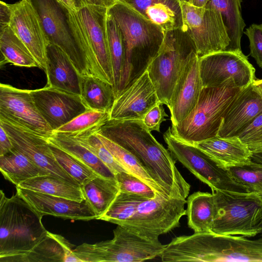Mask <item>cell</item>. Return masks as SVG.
Masks as SVG:
<instances>
[{
  "mask_svg": "<svg viewBox=\"0 0 262 262\" xmlns=\"http://www.w3.org/2000/svg\"><path fill=\"white\" fill-rule=\"evenodd\" d=\"M14 146L8 134L0 125V156L11 151Z\"/></svg>",
  "mask_w": 262,
  "mask_h": 262,
  "instance_id": "obj_47",
  "label": "cell"
},
{
  "mask_svg": "<svg viewBox=\"0 0 262 262\" xmlns=\"http://www.w3.org/2000/svg\"><path fill=\"white\" fill-rule=\"evenodd\" d=\"M252 86L262 95V79H255L252 84Z\"/></svg>",
  "mask_w": 262,
  "mask_h": 262,
  "instance_id": "obj_52",
  "label": "cell"
},
{
  "mask_svg": "<svg viewBox=\"0 0 262 262\" xmlns=\"http://www.w3.org/2000/svg\"><path fill=\"white\" fill-rule=\"evenodd\" d=\"M0 125L8 134L15 148L50 174L79 185L57 162L46 138L19 123L0 116Z\"/></svg>",
  "mask_w": 262,
  "mask_h": 262,
  "instance_id": "obj_14",
  "label": "cell"
},
{
  "mask_svg": "<svg viewBox=\"0 0 262 262\" xmlns=\"http://www.w3.org/2000/svg\"><path fill=\"white\" fill-rule=\"evenodd\" d=\"M194 52V45L182 28L167 31L147 69L160 102L168 108L177 80Z\"/></svg>",
  "mask_w": 262,
  "mask_h": 262,
  "instance_id": "obj_9",
  "label": "cell"
},
{
  "mask_svg": "<svg viewBox=\"0 0 262 262\" xmlns=\"http://www.w3.org/2000/svg\"><path fill=\"white\" fill-rule=\"evenodd\" d=\"M48 142L70 155L101 177L116 179L115 174L95 154L72 136L53 133Z\"/></svg>",
  "mask_w": 262,
  "mask_h": 262,
  "instance_id": "obj_28",
  "label": "cell"
},
{
  "mask_svg": "<svg viewBox=\"0 0 262 262\" xmlns=\"http://www.w3.org/2000/svg\"><path fill=\"white\" fill-rule=\"evenodd\" d=\"M0 50L4 63L21 67H38L29 50L13 32L9 25L0 28Z\"/></svg>",
  "mask_w": 262,
  "mask_h": 262,
  "instance_id": "obj_33",
  "label": "cell"
},
{
  "mask_svg": "<svg viewBox=\"0 0 262 262\" xmlns=\"http://www.w3.org/2000/svg\"><path fill=\"white\" fill-rule=\"evenodd\" d=\"M72 137L95 154L115 175L119 172L126 171L99 139L95 130Z\"/></svg>",
  "mask_w": 262,
  "mask_h": 262,
  "instance_id": "obj_41",
  "label": "cell"
},
{
  "mask_svg": "<svg viewBox=\"0 0 262 262\" xmlns=\"http://www.w3.org/2000/svg\"><path fill=\"white\" fill-rule=\"evenodd\" d=\"M200 73L203 87L214 86L232 79L245 89L255 80V69L243 52L222 51L199 57Z\"/></svg>",
  "mask_w": 262,
  "mask_h": 262,
  "instance_id": "obj_13",
  "label": "cell"
},
{
  "mask_svg": "<svg viewBox=\"0 0 262 262\" xmlns=\"http://www.w3.org/2000/svg\"><path fill=\"white\" fill-rule=\"evenodd\" d=\"M80 91L88 110L110 113L115 99L112 84L94 75H80Z\"/></svg>",
  "mask_w": 262,
  "mask_h": 262,
  "instance_id": "obj_26",
  "label": "cell"
},
{
  "mask_svg": "<svg viewBox=\"0 0 262 262\" xmlns=\"http://www.w3.org/2000/svg\"><path fill=\"white\" fill-rule=\"evenodd\" d=\"M163 104L160 102L149 110L144 116L143 121L147 129L150 131L160 132L161 124L166 121V113Z\"/></svg>",
  "mask_w": 262,
  "mask_h": 262,
  "instance_id": "obj_45",
  "label": "cell"
},
{
  "mask_svg": "<svg viewBox=\"0 0 262 262\" xmlns=\"http://www.w3.org/2000/svg\"><path fill=\"white\" fill-rule=\"evenodd\" d=\"M0 116L12 120L48 138L53 129L37 108L31 90L0 84Z\"/></svg>",
  "mask_w": 262,
  "mask_h": 262,
  "instance_id": "obj_15",
  "label": "cell"
},
{
  "mask_svg": "<svg viewBox=\"0 0 262 262\" xmlns=\"http://www.w3.org/2000/svg\"><path fill=\"white\" fill-rule=\"evenodd\" d=\"M31 93L37 108L53 131L88 110L80 95L48 85L31 90Z\"/></svg>",
  "mask_w": 262,
  "mask_h": 262,
  "instance_id": "obj_16",
  "label": "cell"
},
{
  "mask_svg": "<svg viewBox=\"0 0 262 262\" xmlns=\"http://www.w3.org/2000/svg\"><path fill=\"white\" fill-rule=\"evenodd\" d=\"M107 13L120 28L125 48L119 94L147 70L160 48L165 32L119 0L108 9Z\"/></svg>",
  "mask_w": 262,
  "mask_h": 262,
  "instance_id": "obj_4",
  "label": "cell"
},
{
  "mask_svg": "<svg viewBox=\"0 0 262 262\" xmlns=\"http://www.w3.org/2000/svg\"><path fill=\"white\" fill-rule=\"evenodd\" d=\"M28 262L64 261V251L56 234L47 235L27 255Z\"/></svg>",
  "mask_w": 262,
  "mask_h": 262,
  "instance_id": "obj_40",
  "label": "cell"
},
{
  "mask_svg": "<svg viewBox=\"0 0 262 262\" xmlns=\"http://www.w3.org/2000/svg\"><path fill=\"white\" fill-rule=\"evenodd\" d=\"M77 11L89 5L98 6L109 8L117 0H72Z\"/></svg>",
  "mask_w": 262,
  "mask_h": 262,
  "instance_id": "obj_46",
  "label": "cell"
},
{
  "mask_svg": "<svg viewBox=\"0 0 262 262\" xmlns=\"http://www.w3.org/2000/svg\"><path fill=\"white\" fill-rule=\"evenodd\" d=\"M193 145L226 169L251 161V151L237 136H217Z\"/></svg>",
  "mask_w": 262,
  "mask_h": 262,
  "instance_id": "obj_25",
  "label": "cell"
},
{
  "mask_svg": "<svg viewBox=\"0 0 262 262\" xmlns=\"http://www.w3.org/2000/svg\"><path fill=\"white\" fill-rule=\"evenodd\" d=\"M188 227L194 232H211L215 203L212 193L194 192L187 199Z\"/></svg>",
  "mask_w": 262,
  "mask_h": 262,
  "instance_id": "obj_29",
  "label": "cell"
},
{
  "mask_svg": "<svg viewBox=\"0 0 262 262\" xmlns=\"http://www.w3.org/2000/svg\"><path fill=\"white\" fill-rule=\"evenodd\" d=\"M237 137L248 147L252 154L262 151V113Z\"/></svg>",
  "mask_w": 262,
  "mask_h": 262,
  "instance_id": "obj_43",
  "label": "cell"
},
{
  "mask_svg": "<svg viewBox=\"0 0 262 262\" xmlns=\"http://www.w3.org/2000/svg\"><path fill=\"white\" fill-rule=\"evenodd\" d=\"M0 170L4 178L16 187L31 178L50 174L14 147L0 156Z\"/></svg>",
  "mask_w": 262,
  "mask_h": 262,
  "instance_id": "obj_30",
  "label": "cell"
},
{
  "mask_svg": "<svg viewBox=\"0 0 262 262\" xmlns=\"http://www.w3.org/2000/svg\"><path fill=\"white\" fill-rule=\"evenodd\" d=\"M45 72L47 85L80 95V75L68 55L52 43L47 47Z\"/></svg>",
  "mask_w": 262,
  "mask_h": 262,
  "instance_id": "obj_23",
  "label": "cell"
},
{
  "mask_svg": "<svg viewBox=\"0 0 262 262\" xmlns=\"http://www.w3.org/2000/svg\"><path fill=\"white\" fill-rule=\"evenodd\" d=\"M209 0H189L188 2L190 4L198 7H205Z\"/></svg>",
  "mask_w": 262,
  "mask_h": 262,
  "instance_id": "obj_50",
  "label": "cell"
},
{
  "mask_svg": "<svg viewBox=\"0 0 262 262\" xmlns=\"http://www.w3.org/2000/svg\"><path fill=\"white\" fill-rule=\"evenodd\" d=\"M159 102L146 70L116 97L109 119L143 120L147 112Z\"/></svg>",
  "mask_w": 262,
  "mask_h": 262,
  "instance_id": "obj_18",
  "label": "cell"
},
{
  "mask_svg": "<svg viewBox=\"0 0 262 262\" xmlns=\"http://www.w3.org/2000/svg\"><path fill=\"white\" fill-rule=\"evenodd\" d=\"M163 138L173 157L209 186L212 191L247 192L246 188L236 182L227 169L195 145L177 138L172 133L170 127L163 134Z\"/></svg>",
  "mask_w": 262,
  "mask_h": 262,
  "instance_id": "obj_10",
  "label": "cell"
},
{
  "mask_svg": "<svg viewBox=\"0 0 262 262\" xmlns=\"http://www.w3.org/2000/svg\"><path fill=\"white\" fill-rule=\"evenodd\" d=\"M215 214L211 232L250 237L261 233L262 200L248 192L212 191Z\"/></svg>",
  "mask_w": 262,
  "mask_h": 262,
  "instance_id": "obj_8",
  "label": "cell"
},
{
  "mask_svg": "<svg viewBox=\"0 0 262 262\" xmlns=\"http://www.w3.org/2000/svg\"><path fill=\"white\" fill-rule=\"evenodd\" d=\"M115 178L121 192L139 195L147 199L154 198L158 193L141 179L126 171L117 173L115 174Z\"/></svg>",
  "mask_w": 262,
  "mask_h": 262,
  "instance_id": "obj_42",
  "label": "cell"
},
{
  "mask_svg": "<svg viewBox=\"0 0 262 262\" xmlns=\"http://www.w3.org/2000/svg\"><path fill=\"white\" fill-rule=\"evenodd\" d=\"M251 160L253 162L262 164V151L252 154Z\"/></svg>",
  "mask_w": 262,
  "mask_h": 262,
  "instance_id": "obj_51",
  "label": "cell"
},
{
  "mask_svg": "<svg viewBox=\"0 0 262 262\" xmlns=\"http://www.w3.org/2000/svg\"><path fill=\"white\" fill-rule=\"evenodd\" d=\"M261 233H262V225H261Z\"/></svg>",
  "mask_w": 262,
  "mask_h": 262,
  "instance_id": "obj_54",
  "label": "cell"
},
{
  "mask_svg": "<svg viewBox=\"0 0 262 262\" xmlns=\"http://www.w3.org/2000/svg\"><path fill=\"white\" fill-rule=\"evenodd\" d=\"M111 240L94 244L83 243L74 252L82 262H141L160 257L165 245L159 237L141 234L117 225Z\"/></svg>",
  "mask_w": 262,
  "mask_h": 262,
  "instance_id": "obj_7",
  "label": "cell"
},
{
  "mask_svg": "<svg viewBox=\"0 0 262 262\" xmlns=\"http://www.w3.org/2000/svg\"><path fill=\"white\" fill-rule=\"evenodd\" d=\"M61 4L71 11H77L72 0H58Z\"/></svg>",
  "mask_w": 262,
  "mask_h": 262,
  "instance_id": "obj_49",
  "label": "cell"
},
{
  "mask_svg": "<svg viewBox=\"0 0 262 262\" xmlns=\"http://www.w3.org/2000/svg\"><path fill=\"white\" fill-rule=\"evenodd\" d=\"M247 237L194 232L173 238L160 257L163 262L262 261V237Z\"/></svg>",
  "mask_w": 262,
  "mask_h": 262,
  "instance_id": "obj_2",
  "label": "cell"
},
{
  "mask_svg": "<svg viewBox=\"0 0 262 262\" xmlns=\"http://www.w3.org/2000/svg\"><path fill=\"white\" fill-rule=\"evenodd\" d=\"M181 3L182 28L193 42L199 56L225 51L230 40L220 12L207 5L198 7L186 2Z\"/></svg>",
  "mask_w": 262,
  "mask_h": 262,
  "instance_id": "obj_11",
  "label": "cell"
},
{
  "mask_svg": "<svg viewBox=\"0 0 262 262\" xmlns=\"http://www.w3.org/2000/svg\"><path fill=\"white\" fill-rule=\"evenodd\" d=\"M262 113V95L251 85L242 89L226 113L218 136H237Z\"/></svg>",
  "mask_w": 262,
  "mask_h": 262,
  "instance_id": "obj_22",
  "label": "cell"
},
{
  "mask_svg": "<svg viewBox=\"0 0 262 262\" xmlns=\"http://www.w3.org/2000/svg\"><path fill=\"white\" fill-rule=\"evenodd\" d=\"M242 0H209L207 5L221 13L230 41L225 51L242 53L241 41L246 26L241 11Z\"/></svg>",
  "mask_w": 262,
  "mask_h": 262,
  "instance_id": "obj_31",
  "label": "cell"
},
{
  "mask_svg": "<svg viewBox=\"0 0 262 262\" xmlns=\"http://www.w3.org/2000/svg\"><path fill=\"white\" fill-rule=\"evenodd\" d=\"M96 131L133 154L168 197L188 196L190 185L178 169L175 159L143 120L108 119Z\"/></svg>",
  "mask_w": 262,
  "mask_h": 262,
  "instance_id": "obj_1",
  "label": "cell"
},
{
  "mask_svg": "<svg viewBox=\"0 0 262 262\" xmlns=\"http://www.w3.org/2000/svg\"><path fill=\"white\" fill-rule=\"evenodd\" d=\"M106 30L112 62L115 98L118 95L125 61V48L121 31L118 25L108 13Z\"/></svg>",
  "mask_w": 262,
  "mask_h": 262,
  "instance_id": "obj_35",
  "label": "cell"
},
{
  "mask_svg": "<svg viewBox=\"0 0 262 262\" xmlns=\"http://www.w3.org/2000/svg\"><path fill=\"white\" fill-rule=\"evenodd\" d=\"M95 133L116 160L125 171L141 179L150 186L156 192L165 197H168L161 187L151 177L139 161L128 151L109 140L102 135Z\"/></svg>",
  "mask_w": 262,
  "mask_h": 262,
  "instance_id": "obj_34",
  "label": "cell"
},
{
  "mask_svg": "<svg viewBox=\"0 0 262 262\" xmlns=\"http://www.w3.org/2000/svg\"><path fill=\"white\" fill-rule=\"evenodd\" d=\"M128 5L165 33L183 27L180 0H119Z\"/></svg>",
  "mask_w": 262,
  "mask_h": 262,
  "instance_id": "obj_24",
  "label": "cell"
},
{
  "mask_svg": "<svg viewBox=\"0 0 262 262\" xmlns=\"http://www.w3.org/2000/svg\"><path fill=\"white\" fill-rule=\"evenodd\" d=\"M145 198L120 191L100 220L125 226L134 215L138 204Z\"/></svg>",
  "mask_w": 262,
  "mask_h": 262,
  "instance_id": "obj_36",
  "label": "cell"
},
{
  "mask_svg": "<svg viewBox=\"0 0 262 262\" xmlns=\"http://www.w3.org/2000/svg\"><path fill=\"white\" fill-rule=\"evenodd\" d=\"M232 178L244 186L248 193L262 200V164L252 160L244 164L227 168Z\"/></svg>",
  "mask_w": 262,
  "mask_h": 262,
  "instance_id": "obj_38",
  "label": "cell"
},
{
  "mask_svg": "<svg viewBox=\"0 0 262 262\" xmlns=\"http://www.w3.org/2000/svg\"><path fill=\"white\" fill-rule=\"evenodd\" d=\"M50 146L59 165L80 186L98 176L88 166L64 151L53 145Z\"/></svg>",
  "mask_w": 262,
  "mask_h": 262,
  "instance_id": "obj_39",
  "label": "cell"
},
{
  "mask_svg": "<svg viewBox=\"0 0 262 262\" xmlns=\"http://www.w3.org/2000/svg\"><path fill=\"white\" fill-rule=\"evenodd\" d=\"M16 187L79 202L85 200L80 185L51 174L31 178Z\"/></svg>",
  "mask_w": 262,
  "mask_h": 262,
  "instance_id": "obj_32",
  "label": "cell"
},
{
  "mask_svg": "<svg viewBox=\"0 0 262 262\" xmlns=\"http://www.w3.org/2000/svg\"><path fill=\"white\" fill-rule=\"evenodd\" d=\"M11 6L10 27L29 50L39 68L45 71L50 43L37 14L27 0H21Z\"/></svg>",
  "mask_w": 262,
  "mask_h": 262,
  "instance_id": "obj_17",
  "label": "cell"
},
{
  "mask_svg": "<svg viewBox=\"0 0 262 262\" xmlns=\"http://www.w3.org/2000/svg\"><path fill=\"white\" fill-rule=\"evenodd\" d=\"M109 119V113L88 110L53 133L71 136L96 130Z\"/></svg>",
  "mask_w": 262,
  "mask_h": 262,
  "instance_id": "obj_37",
  "label": "cell"
},
{
  "mask_svg": "<svg viewBox=\"0 0 262 262\" xmlns=\"http://www.w3.org/2000/svg\"><path fill=\"white\" fill-rule=\"evenodd\" d=\"M244 33L249 39L250 55L262 68V24H252Z\"/></svg>",
  "mask_w": 262,
  "mask_h": 262,
  "instance_id": "obj_44",
  "label": "cell"
},
{
  "mask_svg": "<svg viewBox=\"0 0 262 262\" xmlns=\"http://www.w3.org/2000/svg\"><path fill=\"white\" fill-rule=\"evenodd\" d=\"M27 1L37 14L49 43L68 55L80 75L102 79L77 11H70L58 0Z\"/></svg>",
  "mask_w": 262,
  "mask_h": 262,
  "instance_id": "obj_3",
  "label": "cell"
},
{
  "mask_svg": "<svg viewBox=\"0 0 262 262\" xmlns=\"http://www.w3.org/2000/svg\"><path fill=\"white\" fill-rule=\"evenodd\" d=\"M108 9L89 5L77 12L99 69L105 80L113 86V72L106 30Z\"/></svg>",
  "mask_w": 262,
  "mask_h": 262,
  "instance_id": "obj_19",
  "label": "cell"
},
{
  "mask_svg": "<svg viewBox=\"0 0 262 262\" xmlns=\"http://www.w3.org/2000/svg\"><path fill=\"white\" fill-rule=\"evenodd\" d=\"M187 200L166 198L157 193L152 199H143L132 218L125 226L150 237H159L178 227L186 215Z\"/></svg>",
  "mask_w": 262,
  "mask_h": 262,
  "instance_id": "obj_12",
  "label": "cell"
},
{
  "mask_svg": "<svg viewBox=\"0 0 262 262\" xmlns=\"http://www.w3.org/2000/svg\"><path fill=\"white\" fill-rule=\"evenodd\" d=\"M16 193L38 213L64 219L90 221L96 215L85 200L81 202L16 187Z\"/></svg>",
  "mask_w": 262,
  "mask_h": 262,
  "instance_id": "obj_21",
  "label": "cell"
},
{
  "mask_svg": "<svg viewBox=\"0 0 262 262\" xmlns=\"http://www.w3.org/2000/svg\"><path fill=\"white\" fill-rule=\"evenodd\" d=\"M242 90L232 79L203 87L194 109L182 121L171 125L172 133L191 144L217 136L228 108Z\"/></svg>",
  "mask_w": 262,
  "mask_h": 262,
  "instance_id": "obj_6",
  "label": "cell"
},
{
  "mask_svg": "<svg viewBox=\"0 0 262 262\" xmlns=\"http://www.w3.org/2000/svg\"><path fill=\"white\" fill-rule=\"evenodd\" d=\"M181 2H188L189 0H180Z\"/></svg>",
  "mask_w": 262,
  "mask_h": 262,
  "instance_id": "obj_53",
  "label": "cell"
},
{
  "mask_svg": "<svg viewBox=\"0 0 262 262\" xmlns=\"http://www.w3.org/2000/svg\"><path fill=\"white\" fill-rule=\"evenodd\" d=\"M203 88L199 56L194 52L183 69L173 91L168 108L171 125L182 121L194 109Z\"/></svg>",
  "mask_w": 262,
  "mask_h": 262,
  "instance_id": "obj_20",
  "label": "cell"
},
{
  "mask_svg": "<svg viewBox=\"0 0 262 262\" xmlns=\"http://www.w3.org/2000/svg\"><path fill=\"white\" fill-rule=\"evenodd\" d=\"M84 199L96 214L97 220L107 211L119 193L116 179L97 176L80 186Z\"/></svg>",
  "mask_w": 262,
  "mask_h": 262,
  "instance_id": "obj_27",
  "label": "cell"
},
{
  "mask_svg": "<svg viewBox=\"0 0 262 262\" xmlns=\"http://www.w3.org/2000/svg\"><path fill=\"white\" fill-rule=\"evenodd\" d=\"M42 217L17 193L8 198L1 190L0 258L22 256L27 262V255L47 235Z\"/></svg>",
  "mask_w": 262,
  "mask_h": 262,
  "instance_id": "obj_5",
  "label": "cell"
},
{
  "mask_svg": "<svg viewBox=\"0 0 262 262\" xmlns=\"http://www.w3.org/2000/svg\"><path fill=\"white\" fill-rule=\"evenodd\" d=\"M11 15V4L1 1L0 2V28L9 25Z\"/></svg>",
  "mask_w": 262,
  "mask_h": 262,
  "instance_id": "obj_48",
  "label": "cell"
}]
</instances>
